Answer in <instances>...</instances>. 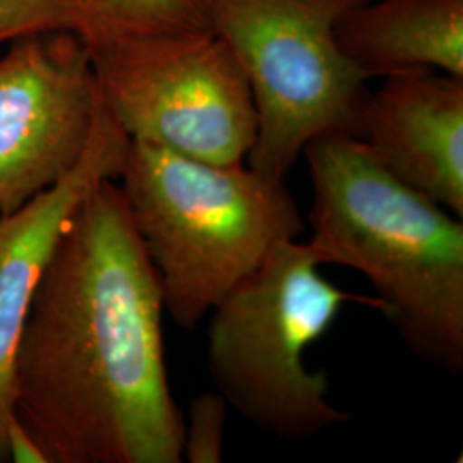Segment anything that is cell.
I'll list each match as a JSON object with an SVG mask.
<instances>
[{"instance_id":"obj_1","label":"cell","mask_w":463,"mask_h":463,"mask_svg":"<svg viewBox=\"0 0 463 463\" xmlns=\"http://www.w3.org/2000/svg\"><path fill=\"white\" fill-rule=\"evenodd\" d=\"M164 296L117 179L67 223L17 347L14 414L47 463L183 462Z\"/></svg>"},{"instance_id":"obj_2","label":"cell","mask_w":463,"mask_h":463,"mask_svg":"<svg viewBox=\"0 0 463 463\" xmlns=\"http://www.w3.org/2000/svg\"><path fill=\"white\" fill-rule=\"evenodd\" d=\"M311 239L323 265L352 268L420 361L463 369V218L402 183L352 134L316 137Z\"/></svg>"},{"instance_id":"obj_3","label":"cell","mask_w":463,"mask_h":463,"mask_svg":"<svg viewBox=\"0 0 463 463\" xmlns=\"http://www.w3.org/2000/svg\"><path fill=\"white\" fill-rule=\"evenodd\" d=\"M120 191L160 281L165 313L193 330L281 242L304 232L283 183L131 139Z\"/></svg>"},{"instance_id":"obj_4","label":"cell","mask_w":463,"mask_h":463,"mask_svg":"<svg viewBox=\"0 0 463 463\" xmlns=\"http://www.w3.org/2000/svg\"><path fill=\"white\" fill-rule=\"evenodd\" d=\"M306 242L287 241L210 311L208 371L229 407L275 438H313L350 414L328 400L325 371L306 365L348 302L380 311L374 298L333 285Z\"/></svg>"},{"instance_id":"obj_5","label":"cell","mask_w":463,"mask_h":463,"mask_svg":"<svg viewBox=\"0 0 463 463\" xmlns=\"http://www.w3.org/2000/svg\"><path fill=\"white\" fill-rule=\"evenodd\" d=\"M363 0H201L206 24L248 80L258 129L248 166L283 183L316 137L357 136L369 78L342 52L335 26Z\"/></svg>"},{"instance_id":"obj_6","label":"cell","mask_w":463,"mask_h":463,"mask_svg":"<svg viewBox=\"0 0 463 463\" xmlns=\"http://www.w3.org/2000/svg\"><path fill=\"white\" fill-rule=\"evenodd\" d=\"M101 103L126 134L222 165L244 164L258 118L231 47L210 28L90 45Z\"/></svg>"},{"instance_id":"obj_7","label":"cell","mask_w":463,"mask_h":463,"mask_svg":"<svg viewBox=\"0 0 463 463\" xmlns=\"http://www.w3.org/2000/svg\"><path fill=\"white\" fill-rule=\"evenodd\" d=\"M99 103L83 36L61 30L9 43L0 57V215L80 162Z\"/></svg>"},{"instance_id":"obj_8","label":"cell","mask_w":463,"mask_h":463,"mask_svg":"<svg viewBox=\"0 0 463 463\" xmlns=\"http://www.w3.org/2000/svg\"><path fill=\"white\" fill-rule=\"evenodd\" d=\"M129 146L131 137L99 99L80 162L49 189L0 215V463L9 462L17 347L38 283L72 215L99 184L118 179Z\"/></svg>"},{"instance_id":"obj_9","label":"cell","mask_w":463,"mask_h":463,"mask_svg":"<svg viewBox=\"0 0 463 463\" xmlns=\"http://www.w3.org/2000/svg\"><path fill=\"white\" fill-rule=\"evenodd\" d=\"M355 137L402 183L463 218V78L432 69L386 76Z\"/></svg>"},{"instance_id":"obj_10","label":"cell","mask_w":463,"mask_h":463,"mask_svg":"<svg viewBox=\"0 0 463 463\" xmlns=\"http://www.w3.org/2000/svg\"><path fill=\"white\" fill-rule=\"evenodd\" d=\"M335 34L369 80L422 69L463 78V0H363Z\"/></svg>"},{"instance_id":"obj_11","label":"cell","mask_w":463,"mask_h":463,"mask_svg":"<svg viewBox=\"0 0 463 463\" xmlns=\"http://www.w3.org/2000/svg\"><path fill=\"white\" fill-rule=\"evenodd\" d=\"M88 45L103 40L208 26L201 0H74Z\"/></svg>"},{"instance_id":"obj_12","label":"cell","mask_w":463,"mask_h":463,"mask_svg":"<svg viewBox=\"0 0 463 463\" xmlns=\"http://www.w3.org/2000/svg\"><path fill=\"white\" fill-rule=\"evenodd\" d=\"M61 30L83 36V19L74 0H0V45Z\"/></svg>"},{"instance_id":"obj_13","label":"cell","mask_w":463,"mask_h":463,"mask_svg":"<svg viewBox=\"0 0 463 463\" xmlns=\"http://www.w3.org/2000/svg\"><path fill=\"white\" fill-rule=\"evenodd\" d=\"M229 403L218 392L193 398L184 430L183 460L218 463L223 458Z\"/></svg>"}]
</instances>
